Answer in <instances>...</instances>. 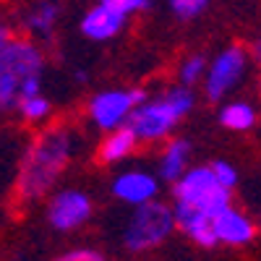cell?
Wrapping results in <instances>:
<instances>
[{"mask_svg":"<svg viewBox=\"0 0 261 261\" xmlns=\"http://www.w3.org/2000/svg\"><path fill=\"white\" fill-rule=\"evenodd\" d=\"M251 65L248 50L241 45H230L225 50H220L206 65V84H204V94L212 102H222L227 94H232L241 86L246 71Z\"/></svg>","mask_w":261,"mask_h":261,"instance_id":"cell-6","label":"cell"},{"mask_svg":"<svg viewBox=\"0 0 261 261\" xmlns=\"http://www.w3.org/2000/svg\"><path fill=\"white\" fill-rule=\"evenodd\" d=\"M94 214L92 196L81 188H63L50 196L47 204V222L58 232H71L84 227Z\"/></svg>","mask_w":261,"mask_h":261,"instance_id":"cell-8","label":"cell"},{"mask_svg":"<svg viewBox=\"0 0 261 261\" xmlns=\"http://www.w3.org/2000/svg\"><path fill=\"white\" fill-rule=\"evenodd\" d=\"M258 94H261V76H258Z\"/></svg>","mask_w":261,"mask_h":261,"instance_id":"cell-25","label":"cell"},{"mask_svg":"<svg viewBox=\"0 0 261 261\" xmlns=\"http://www.w3.org/2000/svg\"><path fill=\"white\" fill-rule=\"evenodd\" d=\"M99 3H105L107 8H113V11H118L125 18L136 16V13H144V11L151 8V0H99Z\"/></svg>","mask_w":261,"mask_h":261,"instance_id":"cell-20","label":"cell"},{"mask_svg":"<svg viewBox=\"0 0 261 261\" xmlns=\"http://www.w3.org/2000/svg\"><path fill=\"white\" fill-rule=\"evenodd\" d=\"M191 144L186 139H165V149L157 162V178L165 183H175L191 167Z\"/></svg>","mask_w":261,"mask_h":261,"instance_id":"cell-15","label":"cell"},{"mask_svg":"<svg viewBox=\"0 0 261 261\" xmlns=\"http://www.w3.org/2000/svg\"><path fill=\"white\" fill-rule=\"evenodd\" d=\"M206 55L201 53H196V55H188L183 63H180V68H178V84L183 86H193L196 84H201L204 81V73H206Z\"/></svg>","mask_w":261,"mask_h":261,"instance_id":"cell-18","label":"cell"},{"mask_svg":"<svg viewBox=\"0 0 261 261\" xmlns=\"http://www.w3.org/2000/svg\"><path fill=\"white\" fill-rule=\"evenodd\" d=\"M167 6L180 21H191V18L201 16L206 11L209 0H167Z\"/></svg>","mask_w":261,"mask_h":261,"instance_id":"cell-19","label":"cell"},{"mask_svg":"<svg viewBox=\"0 0 261 261\" xmlns=\"http://www.w3.org/2000/svg\"><path fill=\"white\" fill-rule=\"evenodd\" d=\"M172 217H175V230H183L193 243H199L201 248H214L217 246V235H214L209 214L193 209L188 204L175 201V206H172Z\"/></svg>","mask_w":261,"mask_h":261,"instance_id":"cell-13","label":"cell"},{"mask_svg":"<svg viewBox=\"0 0 261 261\" xmlns=\"http://www.w3.org/2000/svg\"><path fill=\"white\" fill-rule=\"evenodd\" d=\"M16 113L24 118L27 123L42 125L45 120H50V115H53V102H50V97H45L42 92H37V94H32V97H27V99H21V105H18Z\"/></svg>","mask_w":261,"mask_h":261,"instance_id":"cell-17","label":"cell"},{"mask_svg":"<svg viewBox=\"0 0 261 261\" xmlns=\"http://www.w3.org/2000/svg\"><path fill=\"white\" fill-rule=\"evenodd\" d=\"M258 115H256V107L248 102H227L222 110H220V123L227 130H251L256 125Z\"/></svg>","mask_w":261,"mask_h":261,"instance_id":"cell-16","label":"cell"},{"mask_svg":"<svg viewBox=\"0 0 261 261\" xmlns=\"http://www.w3.org/2000/svg\"><path fill=\"white\" fill-rule=\"evenodd\" d=\"M47 58L32 37H11L0 47V115L18 110L21 99L42 92Z\"/></svg>","mask_w":261,"mask_h":261,"instance_id":"cell-2","label":"cell"},{"mask_svg":"<svg viewBox=\"0 0 261 261\" xmlns=\"http://www.w3.org/2000/svg\"><path fill=\"white\" fill-rule=\"evenodd\" d=\"M212 227L217 235V243H227V246H248L258 230L251 217L243 214L241 209H235L232 204L212 217Z\"/></svg>","mask_w":261,"mask_h":261,"instance_id":"cell-10","label":"cell"},{"mask_svg":"<svg viewBox=\"0 0 261 261\" xmlns=\"http://www.w3.org/2000/svg\"><path fill=\"white\" fill-rule=\"evenodd\" d=\"M149 94L139 86L134 89H102L86 102V115L99 130H113L128 123L134 107L141 105Z\"/></svg>","mask_w":261,"mask_h":261,"instance_id":"cell-7","label":"cell"},{"mask_svg":"<svg viewBox=\"0 0 261 261\" xmlns=\"http://www.w3.org/2000/svg\"><path fill=\"white\" fill-rule=\"evenodd\" d=\"M55 261H107V258L99 251H94V248H73L68 253L58 256Z\"/></svg>","mask_w":261,"mask_h":261,"instance_id":"cell-22","label":"cell"},{"mask_svg":"<svg viewBox=\"0 0 261 261\" xmlns=\"http://www.w3.org/2000/svg\"><path fill=\"white\" fill-rule=\"evenodd\" d=\"M136 149H139V136L130 130V125H120L113 130H105V139L99 141L97 149V160L102 165H115L128 160Z\"/></svg>","mask_w":261,"mask_h":261,"instance_id":"cell-14","label":"cell"},{"mask_svg":"<svg viewBox=\"0 0 261 261\" xmlns=\"http://www.w3.org/2000/svg\"><path fill=\"white\" fill-rule=\"evenodd\" d=\"M196 107V94L191 86L175 84L167 92H162L160 97H146L141 105L134 107L128 123L130 130L139 136V141L144 144H157L172 136L175 125Z\"/></svg>","mask_w":261,"mask_h":261,"instance_id":"cell-3","label":"cell"},{"mask_svg":"<svg viewBox=\"0 0 261 261\" xmlns=\"http://www.w3.org/2000/svg\"><path fill=\"white\" fill-rule=\"evenodd\" d=\"M209 170L214 172V178H217V183H220V186H225V188H230V191L238 186V170H235L232 162H227V160H214V162L209 165Z\"/></svg>","mask_w":261,"mask_h":261,"instance_id":"cell-21","label":"cell"},{"mask_svg":"<svg viewBox=\"0 0 261 261\" xmlns=\"http://www.w3.org/2000/svg\"><path fill=\"white\" fill-rule=\"evenodd\" d=\"M172 196H175V201L188 204L209 217H214L217 212H222L225 206L232 204V191L217 183L209 167H188L172 183Z\"/></svg>","mask_w":261,"mask_h":261,"instance_id":"cell-5","label":"cell"},{"mask_svg":"<svg viewBox=\"0 0 261 261\" xmlns=\"http://www.w3.org/2000/svg\"><path fill=\"white\" fill-rule=\"evenodd\" d=\"M248 58H251L253 63H261V39H256L253 45H251V50H248Z\"/></svg>","mask_w":261,"mask_h":261,"instance_id":"cell-23","label":"cell"},{"mask_svg":"<svg viewBox=\"0 0 261 261\" xmlns=\"http://www.w3.org/2000/svg\"><path fill=\"white\" fill-rule=\"evenodd\" d=\"M79 146H81V134L71 123H53L42 128L18 160L16 186H13L16 201L34 204L42 196H47L63 178V172L71 167Z\"/></svg>","mask_w":261,"mask_h":261,"instance_id":"cell-1","label":"cell"},{"mask_svg":"<svg viewBox=\"0 0 261 261\" xmlns=\"http://www.w3.org/2000/svg\"><path fill=\"white\" fill-rule=\"evenodd\" d=\"M175 230V217H172V206L162 201H146L139 204L130 212L125 230H123V246L130 253H144L162 246Z\"/></svg>","mask_w":261,"mask_h":261,"instance_id":"cell-4","label":"cell"},{"mask_svg":"<svg viewBox=\"0 0 261 261\" xmlns=\"http://www.w3.org/2000/svg\"><path fill=\"white\" fill-rule=\"evenodd\" d=\"M73 81L76 84H86V81H89V71H76L73 73Z\"/></svg>","mask_w":261,"mask_h":261,"instance_id":"cell-24","label":"cell"},{"mask_svg":"<svg viewBox=\"0 0 261 261\" xmlns=\"http://www.w3.org/2000/svg\"><path fill=\"white\" fill-rule=\"evenodd\" d=\"M113 196L128 206L154 201L160 196V178L149 170H125L113 180Z\"/></svg>","mask_w":261,"mask_h":261,"instance_id":"cell-9","label":"cell"},{"mask_svg":"<svg viewBox=\"0 0 261 261\" xmlns=\"http://www.w3.org/2000/svg\"><path fill=\"white\" fill-rule=\"evenodd\" d=\"M125 21L128 18L120 16L118 11L107 8L105 3H97V6H92L81 16L79 29H81V34L86 39H92V42H107V39L118 37L125 29Z\"/></svg>","mask_w":261,"mask_h":261,"instance_id":"cell-12","label":"cell"},{"mask_svg":"<svg viewBox=\"0 0 261 261\" xmlns=\"http://www.w3.org/2000/svg\"><path fill=\"white\" fill-rule=\"evenodd\" d=\"M60 16H63V3L60 0H34V3L27 8L21 24H24L27 34L34 42H50L55 37Z\"/></svg>","mask_w":261,"mask_h":261,"instance_id":"cell-11","label":"cell"}]
</instances>
